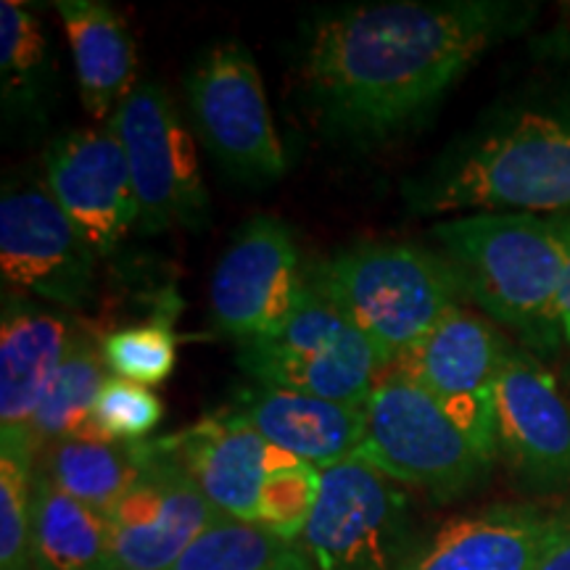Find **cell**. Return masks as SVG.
Returning a JSON list of instances; mask_svg holds the SVG:
<instances>
[{
	"label": "cell",
	"instance_id": "cell-8",
	"mask_svg": "<svg viewBox=\"0 0 570 570\" xmlns=\"http://www.w3.org/2000/svg\"><path fill=\"white\" fill-rule=\"evenodd\" d=\"M185 92L198 138L227 177L244 185L281 180L288 161L246 46L225 40L206 48L185 75Z\"/></svg>",
	"mask_w": 570,
	"mask_h": 570
},
{
	"label": "cell",
	"instance_id": "cell-9",
	"mask_svg": "<svg viewBox=\"0 0 570 570\" xmlns=\"http://www.w3.org/2000/svg\"><path fill=\"white\" fill-rule=\"evenodd\" d=\"M122 140L142 233L173 227L204 230L212 219L202 161L190 127L177 111L167 88L140 82L109 119Z\"/></svg>",
	"mask_w": 570,
	"mask_h": 570
},
{
	"label": "cell",
	"instance_id": "cell-16",
	"mask_svg": "<svg viewBox=\"0 0 570 570\" xmlns=\"http://www.w3.org/2000/svg\"><path fill=\"white\" fill-rule=\"evenodd\" d=\"M156 444L225 518L244 523H256L269 475L302 462L275 449L227 410L156 439Z\"/></svg>",
	"mask_w": 570,
	"mask_h": 570
},
{
	"label": "cell",
	"instance_id": "cell-21",
	"mask_svg": "<svg viewBox=\"0 0 570 570\" xmlns=\"http://www.w3.org/2000/svg\"><path fill=\"white\" fill-rule=\"evenodd\" d=\"M146 460V441L122 444L109 439H67L42 446L35 468L63 494L106 515L138 481Z\"/></svg>",
	"mask_w": 570,
	"mask_h": 570
},
{
	"label": "cell",
	"instance_id": "cell-11",
	"mask_svg": "<svg viewBox=\"0 0 570 570\" xmlns=\"http://www.w3.org/2000/svg\"><path fill=\"white\" fill-rule=\"evenodd\" d=\"M510 338L465 304L449 309L389 370L423 386L497 465L494 391Z\"/></svg>",
	"mask_w": 570,
	"mask_h": 570
},
{
	"label": "cell",
	"instance_id": "cell-10",
	"mask_svg": "<svg viewBox=\"0 0 570 570\" xmlns=\"http://www.w3.org/2000/svg\"><path fill=\"white\" fill-rule=\"evenodd\" d=\"M98 259L42 177L3 183L0 275L6 291L61 309H85L96 296Z\"/></svg>",
	"mask_w": 570,
	"mask_h": 570
},
{
	"label": "cell",
	"instance_id": "cell-19",
	"mask_svg": "<svg viewBox=\"0 0 570 570\" xmlns=\"http://www.w3.org/2000/svg\"><path fill=\"white\" fill-rule=\"evenodd\" d=\"M554 518L537 504H489L420 541L404 570H533Z\"/></svg>",
	"mask_w": 570,
	"mask_h": 570
},
{
	"label": "cell",
	"instance_id": "cell-32",
	"mask_svg": "<svg viewBox=\"0 0 570 570\" xmlns=\"http://www.w3.org/2000/svg\"><path fill=\"white\" fill-rule=\"evenodd\" d=\"M562 9H566V17L570 19V3H566V6H562Z\"/></svg>",
	"mask_w": 570,
	"mask_h": 570
},
{
	"label": "cell",
	"instance_id": "cell-7",
	"mask_svg": "<svg viewBox=\"0 0 570 570\" xmlns=\"http://www.w3.org/2000/svg\"><path fill=\"white\" fill-rule=\"evenodd\" d=\"M410 497L362 458L320 470L302 544L315 570H404L420 547Z\"/></svg>",
	"mask_w": 570,
	"mask_h": 570
},
{
	"label": "cell",
	"instance_id": "cell-5",
	"mask_svg": "<svg viewBox=\"0 0 570 570\" xmlns=\"http://www.w3.org/2000/svg\"><path fill=\"white\" fill-rule=\"evenodd\" d=\"M356 458L441 504L481 489L494 470L436 399L396 370L377 377L367 399Z\"/></svg>",
	"mask_w": 570,
	"mask_h": 570
},
{
	"label": "cell",
	"instance_id": "cell-18",
	"mask_svg": "<svg viewBox=\"0 0 570 570\" xmlns=\"http://www.w3.org/2000/svg\"><path fill=\"white\" fill-rule=\"evenodd\" d=\"M225 410L252 425L275 449L317 470L352 458L365 439V407L360 404H341L262 383L235 389Z\"/></svg>",
	"mask_w": 570,
	"mask_h": 570
},
{
	"label": "cell",
	"instance_id": "cell-6",
	"mask_svg": "<svg viewBox=\"0 0 570 570\" xmlns=\"http://www.w3.org/2000/svg\"><path fill=\"white\" fill-rule=\"evenodd\" d=\"M238 367L262 386L360 407L386 373L365 333L312 285L277 331L238 344Z\"/></svg>",
	"mask_w": 570,
	"mask_h": 570
},
{
	"label": "cell",
	"instance_id": "cell-2",
	"mask_svg": "<svg viewBox=\"0 0 570 570\" xmlns=\"http://www.w3.org/2000/svg\"><path fill=\"white\" fill-rule=\"evenodd\" d=\"M402 196L417 217L570 214V92L497 104L412 175Z\"/></svg>",
	"mask_w": 570,
	"mask_h": 570
},
{
	"label": "cell",
	"instance_id": "cell-25",
	"mask_svg": "<svg viewBox=\"0 0 570 570\" xmlns=\"http://www.w3.org/2000/svg\"><path fill=\"white\" fill-rule=\"evenodd\" d=\"M169 570H315L298 541L256 523L223 518Z\"/></svg>",
	"mask_w": 570,
	"mask_h": 570
},
{
	"label": "cell",
	"instance_id": "cell-30",
	"mask_svg": "<svg viewBox=\"0 0 570 570\" xmlns=\"http://www.w3.org/2000/svg\"><path fill=\"white\" fill-rule=\"evenodd\" d=\"M533 570H570V512L554 518L550 539Z\"/></svg>",
	"mask_w": 570,
	"mask_h": 570
},
{
	"label": "cell",
	"instance_id": "cell-27",
	"mask_svg": "<svg viewBox=\"0 0 570 570\" xmlns=\"http://www.w3.org/2000/svg\"><path fill=\"white\" fill-rule=\"evenodd\" d=\"M104 360L114 377L138 386H159L175 370L177 336L164 323L122 327L104 338Z\"/></svg>",
	"mask_w": 570,
	"mask_h": 570
},
{
	"label": "cell",
	"instance_id": "cell-24",
	"mask_svg": "<svg viewBox=\"0 0 570 570\" xmlns=\"http://www.w3.org/2000/svg\"><path fill=\"white\" fill-rule=\"evenodd\" d=\"M109 375L104 344H98L88 327H82L30 423L38 452L56 441L101 439L92 425V410Z\"/></svg>",
	"mask_w": 570,
	"mask_h": 570
},
{
	"label": "cell",
	"instance_id": "cell-4",
	"mask_svg": "<svg viewBox=\"0 0 570 570\" xmlns=\"http://www.w3.org/2000/svg\"><path fill=\"white\" fill-rule=\"evenodd\" d=\"M309 285L365 333L386 370L449 309L465 304L444 256L402 240L356 244L327 256Z\"/></svg>",
	"mask_w": 570,
	"mask_h": 570
},
{
	"label": "cell",
	"instance_id": "cell-31",
	"mask_svg": "<svg viewBox=\"0 0 570 570\" xmlns=\"http://www.w3.org/2000/svg\"><path fill=\"white\" fill-rule=\"evenodd\" d=\"M562 225H566V238H568V265H566V277H562L558 309H554V336H558V352L560 348H570V214H562Z\"/></svg>",
	"mask_w": 570,
	"mask_h": 570
},
{
	"label": "cell",
	"instance_id": "cell-1",
	"mask_svg": "<svg viewBox=\"0 0 570 570\" xmlns=\"http://www.w3.org/2000/svg\"><path fill=\"white\" fill-rule=\"evenodd\" d=\"M537 13L523 0H389L323 13L298 61L304 98L333 138L391 140Z\"/></svg>",
	"mask_w": 570,
	"mask_h": 570
},
{
	"label": "cell",
	"instance_id": "cell-23",
	"mask_svg": "<svg viewBox=\"0 0 570 570\" xmlns=\"http://www.w3.org/2000/svg\"><path fill=\"white\" fill-rule=\"evenodd\" d=\"M53 56L40 19L17 0L0 3V96L6 117L46 122Z\"/></svg>",
	"mask_w": 570,
	"mask_h": 570
},
{
	"label": "cell",
	"instance_id": "cell-26",
	"mask_svg": "<svg viewBox=\"0 0 570 570\" xmlns=\"http://www.w3.org/2000/svg\"><path fill=\"white\" fill-rule=\"evenodd\" d=\"M38 446L32 433H0V570H32Z\"/></svg>",
	"mask_w": 570,
	"mask_h": 570
},
{
	"label": "cell",
	"instance_id": "cell-12",
	"mask_svg": "<svg viewBox=\"0 0 570 570\" xmlns=\"http://www.w3.org/2000/svg\"><path fill=\"white\" fill-rule=\"evenodd\" d=\"M309 288L294 230L273 214H256L219 256L209 285L212 323L227 338H262L296 312Z\"/></svg>",
	"mask_w": 570,
	"mask_h": 570
},
{
	"label": "cell",
	"instance_id": "cell-14",
	"mask_svg": "<svg viewBox=\"0 0 570 570\" xmlns=\"http://www.w3.org/2000/svg\"><path fill=\"white\" fill-rule=\"evenodd\" d=\"M138 481L106 512L109 570H169L225 515L175 465L156 439Z\"/></svg>",
	"mask_w": 570,
	"mask_h": 570
},
{
	"label": "cell",
	"instance_id": "cell-28",
	"mask_svg": "<svg viewBox=\"0 0 570 570\" xmlns=\"http://www.w3.org/2000/svg\"><path fill=\"white\" fill-rule=\"evenodd\" d=\"M320 497V470L306 462H296L269 475L259 499L256 525L296 541L304 537L306 523L315 512Z\"/></svg>",
	"mask_w": 570,
	"mask_h": 570
},
{
	"label": "cell",
	"instance_id": "cell-3",
	"mask_svg": "<svg viewBox=\"0 0 570 570\" xmlns=\"http://www.w3.org/2000/svg\"><path fill=\"white\" fill-rule=\"evenodd\" d=\"M428 235L465 302L518 333L529 352H558L554 309L568 265L562 214L470 212L436 223Z\"/></svg>",
	"mask_w": 570,
	"mask_h": 570
},
{
	"label": "cell",
	"instance_id": "cell-20",
	"mask_svg": "<svg viewBox=\"0 0 570 570\" xmlns=\"http://www.w3.org/2000/svg\"><path fill=\"white\" fill-rule=\"evenodd\" d=\"M63 38L75 61L85 111L109 122L138 88V48L122 13L104 0H59Z\"/></svg>",
	"mask_w": 570,
	"mask_h": 570
},
{
	"label": "cell",
	"instance_id": "cell-29",
	"mask_svg": "<svg viewBox=\"0 0 570 570\" xmlns=\"http://www.w3.org/2000/svg\"><path fill=\"white\" fill-rule=\"evenodd\" d=\"M164 417L161 399L148 386L109 375L92 410L98 436L122 444H140L159 428Z\"/></svg>",
	"mask_w": 570,
	"mask_h": 570
},
{
	"label": "cell",
	"instance_id": "cell-22",
	"mask_svg": "<svg viewBox=\"0 0 570 570\" xmlns=\"http://www.w3.org/2000/svg\"><path fill=\"white\" fill-rule=\"evenodd\" d=\"M32 570H109L104 512L63 494L35 468Z\"/></svg>",
	"mask_w": 570,
	"mask_h": 570
},
{
	"label": "cell",
	"instance_id": "cell-17",
	"mask_svg": "<svg viewBox=\"0 0 570 570\" xmlns=\"http://www.w3.org/2000/svg\"><path fill=\"white\" fill-rule=\"evenodd\" d=\"M82 325L67 309L6 294L0 312V433L30 431Z\"/></svg>",
	"mask_w": 570,
	"mask_h": 570
},
{
	"label": "cell",
	"instance_id": "cell-13",
	"mask_svg": "<svg viewBox=\"0 0 570 570\" xmlns=\"http://www.w3.org/2000/svg\"><path fill=\"white\" fill-rule=\"evenodd\" d=\"M497 462L539 494L570 489V402L554 375L510 341L494 391Z\"/></svg>",
	"mask_w": 570,
	"mask_h": 570
},
{
	"label": "cell",
	"instance_id": "cell-15",
	"mask_svg": "<svg viewBox=\"0 0 570 570\" xmlns=\"http://www.w3.org/2000/svg\"><path fill=\"white\" fill-rule=\"evenodd\" d=\"M42 180L98 256H111L140 223L130 164L111 122L59 135L42 156Z\"/></svg>",
	"mask_w": 570,
	"mask_h": 570
}]
</instances>
